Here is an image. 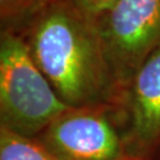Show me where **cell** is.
<instances>
[{
    "label": "cell",
    "instance_id": "cell-1",
    "mask_svg": "<svg viewBox=\"0 0 160 160\" xmlns=\"http://www.w3.org/2000/svg\"><path fill=\"white\" fill-rule=\"evenodd\" d=\"M19 34L67 106L114 107L116 87L95 22L71 0H51Z\"/></svg>",
    "mask_w": 160,
    "mask_h": 160
},
{
    "label": "cell",
    "instance_id": "cell-2",
    "mask_svg": "<svg viewBox=\"0 0 160 160\" xmlns=\"http://www.w3.org/2000/svg\"><path fill=\"white\" fill-rule=\"evenodd\" d=\"M19 33L0 32V126L37 138L68 108Z\"/></svg>",
    "mask_w": 160,
    "mask_h": 160
},
{
    "label": "cell",
    "instance_id": "cell-3",
    "mask_svg": "<svg viewBox=\"0 0 160 160\" xmlns=\"http://www.w3.org/2000/svg\"><path fill=\"white\" fill-rule=\"evenodd\" d=\"M94 22L118 101L141 65L160 49V0H118Z\"/></svg>",
    "mask_w": 160,
    "mask_h": 160
},
{
    "label": "cell",
    "instance_id": "cell-4",
    "mask_svg": "<svg viewBox=\"0 0 160 160\" xmlns=\"http://www.w3.org/2000/svg\"><path fill=\"white\" fill-rule=\"evenodd\" d=\"M36 139L61 160H119L125 155L108 104L68 107Z\"/></svg>",
    "mask_w": 160,
    "mask_h": 160
},
{
    "label": "cell",
    "instance_id": "cell-5",
    "mask_svg": "<svg viewBox=\"0 0 160 160\" xmlns=\"http://www.w3.org/2000/svg\"><path fill=\"white\" fill-rule=\"evenodd\" d=\"M113 113L125 155L160 160V49L122 90Z\"/></svg>",
    "mask_w": 160,
    "mask_h": 160
},
{
    "label": "cell",
    "instance_id": "cell-6",
    "mask_svg": "<svg viewBox=\"0 0 160 160\" xmlns=\"http://www.w3.org/2000/svg\"><path fill=\"white\" fill-rule=\"evenodd\" d=\"M0 160H61L36 139L0 126Z\"/></svg>",
    "mask_w": 160,
    "mask_h": 160
},
{
    "label": "cell",
    "instance_id": "cell-7",
    "mask_svg": "<svg viewBox=\"0 0 160 160\" xmlns=\"http://www.w3.org/2000/svg\"><path fill=\"white\" fill-rule=\"evenodd\" d=\"M51 0H0L1 31L20 33Z\"/></svg>",
    "mask_w": 160,
    "mask_h": 160
},
{
    "label": "cell",
    "instance_id": "cell-8",
    "mask_svg": "<svg viewBox=\"0 0 160 160\" xmlns=\"http://www.w3.org/2000/svg\"><path fill=\"white\" fill-rule=\"evenodd\" d=\"M82 12H84L92 19L96 18L101 12L116 2L118 0H71Z\"/></svg>",
    "mask_w": 160,
    "mask_h": 160
},
{
    "label": "cell",
    "instance_id": "cell-9",
    "mask_svg": "<svg viewBox=\"0 0 160 160\" xmlns=\"http://www.w3.org/2000/svg\"><path fill=\"white\" fill-rule=\"evenodd\" d=\"M119 160H142V159L134 158V157H128V155H123V157H122V158H120Z\"/></svg>",
    "mask_w": 160,
    "mask_h": 160
}]
</instances>
